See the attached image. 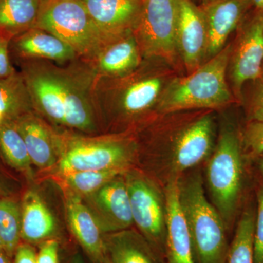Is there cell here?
I'll list each match as a JSON object with an SVG mask.
<instances>
[{
	"label": "cell",
	"instance_id": "1",
	"mask_svg": "<svg viewBox=\"0 0 263 263\" xmlns=\"http://www.w3.org/2000/svg\"><path fill=\"white\" fill-rule=\"evenodd\" d=\"M34 111L53 129L86 136L103 134L94 99L97 74L91 62L65 65L43 60L18 61Z\"/></svg>",
	"mask_w": 263,
	"mask_h": 263
},
{
	"label": "cell",
	"instance_id": "2",
	"mask_svg": "<svg viewBox=\"0 0 263 263\" xmlns=\"http://www.w3.org/2000/svg\"><path fill=\"white\" fill-rule=\"evenodd\" d=\"M155 60H143L124 77L97 78L94 99L103 134L122 133L156 110L166 85L154 66Z\"/></svg>",
	"mask_w": 263,
	"mask_h": 263
},
{
	"label": "cell",
	"instance_id": "3",
	"mask_svg": "<svg viewBox=\"0 0 263 263\" xmlns=\"http://www.w3.org/2000/svg\"><path fill=\"white\" fill-rule=\"evenodd\" d=\"M232 46L223 48L186 77L166 84L156 110L173 113L197 108H219L233 101L226 75Z\"/></svg>",
	"mask_w": 263,
	"mask_h": 263
},
{
	"label": "cell",
	"instance_id": "4",
	"mask_svg": "<svg viewBox=\"0 0 263 263\" xmlns=\"http://www.w3.org/2000/svg\"><path fill=\"white\" fill-rule=\"evenodd\" d=\"M180 206L191 238L195 263H226L230 243L222 218L205 197L201 176L179 179Z\"/></svg>",
	"mask_w": 263,
	"mask_h": 263
},
{
	"label": "cell",
	"instance_id": "5",
	"mask_svg": "<svg viewBox=\"0 0 263 263\" xmlns=\"http://www.w3.org/2000/svg\"><path fill=\"white\" fill-rule=\"evenodd\" d=\"M55 132L59 153L56 165L60 176L81 171L128 170L136 155V141L124 133L86 136Z\"/></svg>",
	"mask_w": 263,
	"mask_h": 263
},
{
	"label": "cell",
	"instance_id": "6",
	"mask_svg": "<svg viewBox=\"0 0 263 263\" xmlns=\"http://www.w3.org/2000/svg\"><path fill=\"white\" fill-rule=\"evenodd\" d=\"M241 133L232 126L221 130L207 167V182L213 205L227 229L232 230L245 196L246 162ZM243 209V208H241Z\"/></svg>",
	"mask_w": 263,
	"mask_h": 263
},
{
	"label": "cell",
	"instance_id": "7",
	"mask_svg": "<svg viewBox=\"0 0 263 263\" xmlns=\"http://www.w3.org/2000/svg\"><path fill=\"white\" fill-rule=\"evenodd\" d=\"M35 27L54 34L86 61L109 43L81 0H48Z\"/></svg>",
	"mask_w": 263,
	"mask_h": 263
},
{
	"label": "cell",
	"instance_id": "8",
	"mask_svg": "<svg viewBox=\"0 0 263 263\" xmlns=\"http://www.w3.org/2000/svg\"><path fill=\"white\" fill-rule=\"evenodd\" d=\"M178 14L179 0H143L134 34L143 60L174 61Z\"/></svg>",
	"mask_w": 263,
	"mask_h": 263
},
{
	"label": "cell",
	"instance_id": "9",
	"mask_svg": "<svg viewBox=\"0 0 263 263\" xmlns=\"http://www.w3.org/2000/svg\"><path fill=\"white\" fill-rule=\"evenodd\" d=\"M124 177L130 199L134 224L165 262L164 194L162 195L155 183L140 173L132 171L127 173Z\"/></svg>",
	"mask_w": 263,
	"mask_h": 263
},
{
	"label": "cell",
	"instance_id": "10",
	"mask_svg": "<svg viewBox=\"0 0 263 263\" xmlns=\"http://www.w3.org/2000/svg\"><path fill=\"white\" fill-rule=\"evenodd\" d=\"M238 29L229 65L233 91L240 98L246 83L258 81L260 78L263 65V11L252 8Z\"/></svg>",
	"mask_w": 263,
	"mask_h": 263
},
{
	"label": "cell",
	"instance_id": "11",
	"mask_svg": "<svg viewBox=\"0 0 263 263\" xmlns=\"http://www.w3.org/2000/svg\"><path fill=\"white\" fill-rule=\"evenodd\" d=\"M125 174L119 175L95 193L82 197L103 234L129 229L134 224Z\"/></svg>",
	"mask_w": 263,
	"mask_h": 263
},
{
	"label": "cell",
	"instance_id": "12",
	"mask_svg": "<svg viewBox=\"0 0 263 263\" xmlns=\"http://www.w3.org/2000/svg\"><path fill=\"white\" fill-rule=\"evenodd\" d=\"M176 48L189 74L205 62L206 24L200 7L193 0H179Z\"/></svg>",
	"mask_w": 263,
	"mask_h": 263
},
{
	"label": "cell",
	"instance_id": "13",
	"mask_svg": "<svg viewBox=\"0 0 263 263\" xmlns=\"http://www.w3.org/2000/svg\"><path fill=\"white\" fill-rule=\"evenodd\" d=\"M199 7L206 24V62L222 51L227 40L238 28L252 6L249 0H216Z\"/></svg>",
	"mask_w": 263,
	"mask_h": 263
},
{
	"label": "cell",
	"instance_id": "14",
	"mask_svg": "<svg viewBox=\"0 0 263 263\" xmlns=\"http://www.w3.org/2000/svg\"><path fill=\"white\" fill-rule=\"evenodd\" d=\"M81 1L93 22L109 42L134 33L143 6V0Z\"/></svg>",
	"mask_w": 263,
	"mask_h": 263
},
{
	"label": "cell",
	"instance_id": "15",
	"mask_svg": "<svg viewBox=\"0 0 263 263\" xmlns=\"http://www.w3.org/2000/svg\"><path fill=\"white\" fill-rule=\"evenodd\" d=\"M214 124L205 115L179 132L173 145L171 164L175 172L182 173L195 167L212 153Z\"/></svg>",
	"mask_w": 263,
	"mask_h": 263
},
{
	"label": "cell",
	"instance_id": "16",
	"mask_svg": "<svg viewBox=\"0 0 263 263\" xmlns=\"http://www.w3.org/2000/svg\"><path fill=\"white\" fill-rule=\"evenodd\" d=\"M10 56L17 62L43 60L65 65L79 58L77 53L54 34L34 27L10 41Z\"/></svg>",
	"mask_w": 263,
	"mask_h": 263
},
{
	"label": "cell",
	"instance_id": "17",
	"mask_svg": "<svg viewBox=\"0 0 263 263\" xmlns=\"http://www.w3.org/2000/svg\"><path fill=\"white\" fill-rule=\"evenodd\" d=\"M65 209L69 228L79 245L93 263H104V234L84 199L66 188Z\"/></svg>",
	"mask_w": 263,
	"mask_h": 263
},
{
	"label": "cell",
	"instance_id": "18",
	"mask_svg": "<svg viewBox=\"0 0 263 263\" xmlns=\"http://www.w3.org/2000/svg\"><path fill=\"white\" fill-rule=\"evenodd\" d=\"M166 205V263H195L193 245L179 200V179L164 188Z\"/></svg>",
	"mask_w": 263,
	"mask_h": 263
},
{
	"label": "cell",
	"instance_id": "19",
	"mask_svg": "<svg viewBox=\"0 0 263 263\" xmlns=\"http://www.w3.org/2000/svg\"><path fill=\"white\" fill-rule=\"evenodd\" d=\"M15 122L32 164L43 170L56 165L59 153L55 129L34 110L24 114Z\"/></svg>",
	"mask_w": 263,
	"mask_h": 263
},
{
	"label": "cell",
	"instance_id": "20",
	"mask_svg": "<svg viewBox=\"0 0 263 263\" xmlns=\"http://www.w3.org/2000/svg\"><path fill=\"white\" fill-rule=\"evenodd\" d=\"M142 57L134 33L110 41L91 60L97 78L117 79L134 72Z\"/></svg>",
	"mask_w": 263,
	"mask_h": 263
},
{
	"label": "cell",
	"instance_id": "21",
	"mask_svg": "<svg viewBox=\"0 0 263 263\" xmlns=\"http://www.w3.org/2000/svg\"><path fill=\"white\" fill-rule=\"evenodd\" d=\"M20 203L22 241L32 245L53 238L57 231L56 220L39 193L26 190Z\"/></svg>",
	"mask_w": 263,
	"mask_h": 263
},
{
	"label": "cell",
	"instance_id": "22",
	"mask_svg": "<svg viewBox=\"0 0 263 263\" xmlns=\"http://www.w3.org/2000/svg\"><path fill=\"white\" fill-rule=\"evenodd\" d=\"M104 245L105 257L110 263H166L134 230L104 234Z\"/></svg>",
	"mask_w": 263,
	"mask_h": 263
},
{
	"label": "cell",
	"instance_id": "23",
	"mask_svg": "<svg viewBox=\"0 0 263 263\" xmlns=\"http://www.w3.org/2000/svg\"><path fill=\"white\" fill-rule=\"evenodd\" d=\"M46 0H0V35L11 41L34 28Z\"/></svg>",
	"mask_w": 263,
	"mask_h": 263
},
{
	"label": "cell",
	"instance_id": "24",
	"mask_svg": "<svg viewBox=\"0 0 263 263\" xmlns=\"http://www.w3.org/2000/svg\"><path fill=\"white\" fill-rule=\"evenodd\" d=\"M34 110L28 89L19 71L0 79V124L5 121H15Z\"/></svg>",
	"mask_w": 263,
	"mask_h": 263
},
{
	"label": "cell",
	"instance_id": "25",
	"mask_svg": "<svg viewBox=\"0 0 263 263\" xmlns=\"http://www.w3.org/2000/svg\"><path fill=\"white\" fill-rule=\"evenodd\" d=\"M0 159L17 172L32 177V162L15 121L0 124Z\"/></svg>",
	"mask_w": 263,
	"mask_h": 263
},
{
	"label": "cell",
	"instance_id": "26",
	"mask_svg": "<svg viewBox=\"0 0 263 263\" xmlns=\"http://www.w3.org/2000/svg\"><path fill=\"white\" fill-rule=\"evenodd\" d=\"M257 203L250 200L242 209L226 263L254 262V233Z\"/></svg>",
	"mask_w": 263,
	"mask_h": 263
},
{
	"label": "cell",
	"instance_id": "27",
	"mask_svg": "<svg viewBox=\"0 0 263 263\" xmlns=\"http://www.w3.org/2000/svg\"><path fill=\"white\" fill-rule=\"evenodd\" d=\"M21 227V203L17 197H0V239L3 249L11 259L22 242Z\"/></svg>",
	"mask_w": 263,
	"mask_h": 263
},
{
	"label": "cell",
	"instance_id": "28",
	"mask_svg": "<svg viewBox=\"0 0 263 263\" xmlns=\"http://www.w3.org/2000/svg\"><path fill=\"white\" fill-rule=\"evenodd\" d=\"M127 170L111 169L107 171H89L72 173L62 176L65 187L81 197L91 195L114 178L125 174Z\"/></svg>",
	"mask_w": 263,
	"mask_h": 263
},
{
	"label": "cell",
	"instance_id": "29",
	"mask_svg": "<svg viewBox=\"0 0 263 263\" xmlns=\"http://www.w3.org/2000/svg\"><path fill=\"white\" fill-rule=\"evenodd\" d=\"M243 154L248 161L263 155V122L249 121L241 133Z\"/></svg>",
	"mask_w": 263,
	"mask_h": 263
},
{
	"label": "cell",
	"instance_id": "30",
	"mask_svg": "<svg viewBox=\"0 0 263 263\" xmlns=\"http://www.w3.org/2000/svg\"><path fill=\"white\" fill-rule=\"evenodd\" d=\"M255 227L254 233V262L263 263V185L259 184L256 191Z\"/></svg>",
	"mask_w": 263,
	"mask_h": 263
},
{
	"label": "cell",
	"instance_id": "31",
	"mask_svg": "<svg viewBox=\"0 0 263 263\" xmlns=\"http://www.w3.org/2000/svg\"><path fill=\"white\" fill-rule=\"evenodd\" d=\"M249 121L263 122V82L259 81L249 100Z\"/></svg>",
	"mask_w": 263,
	"mask_h": 263
},
{
	"label": "cell",
	"instance_id": "32",
	"mask_svg": "<svg viewBox=\"0 0 263 263\" xmlns=\"http://www.w3.org/2000/svg\"><path fill=\"white\" fill-rule=\"evenodd\" d=\"M59 249L60 245L54 238L41 242L37 252V263H60Z\"/></svg>",
	"mask_w": 263,
	"mask_h": 263
},
{
	"label": "cell",
	"instance_id": "33",
	"mask_svg": "<svg viewBox=\"0 0 263 263\" xmlns=\"http://www.w3.org/2000/svg\"><path fill=\"white\" fill-rule=\"evenodd\" d=\"M10 40L0 35V79L8 77L16 72L11 62Z\"/></svg>",
	"mask_w": 263,
	"mask_h": 263
},
{
	"label": "cell",
	"instance_id": "34",
	"mask_svg": "<svg viewBox=\"0 0 263 263\" xmlns=\"http://www.w3.org/2000/svg\"><path fill=\"white\" fill-rule=\"evenodd\" d=\"M13 263H37V252L32 245L22 241L13 254Z\"/></svg>",
	"mask_w": 263,
	"mask_h": 263
},
{
	"label": "cell",
	"instance_id": "35",
	"mask_svg": "<svg viewBox=\"0 0 263 263\" xmlns=\"http://www.w3.org/2000/svg\"><path fill=\"white\" fill-rule=\"evenodd\" d=\"M16 179L10 176L0 164V197H16Z\"/></svg>",
	"mask_w": 263,
	"mask_h": 263
},
{
	"label": "cell",
	"instance_id": "36",
	"mask_svg": "<svg viewBox=\"0 0 263 263\" xmlns=\"http://www.w3.org/2000/svg\"><path fill=\"white\" fill-rule=\"evenodd\" d=\"M0 263H13L12 259L3 249H0Z\"/></svg>",
	"mask_w": 263,
	"mask_h": 263
},
{
	"label": "cell",
	"instance_id": "37",
	"mask_svg": "<svg viewBox=\"0 0 263 263\" xmlns=\"http://www.w3.org/2000/svg\"><path fill=\"white\" fill-rule=\"evenodd\" d=\"M253 9L263 11V0H249Z\"/></svg>",
	"mask_w": 263,
	"mask_h": 263
},
{
	"label": "cell",
	"instance_id": "38",
	"mask_svg": "<svg viewBox=\"0 0 263 263\" xmlns=\"http://www.w3.org/2000/svg\"><path fill=\"white\" fill-rule=\"evenodd\" d=\"M258 160V169L259 171V174H260L261 178H262V183H260V184L263 185V155L260 156L259 158H257V160Z\"/></svg>",
	"mask_w": 263,
	"mask_h": 263
},
{
	"label": "cell",
	"instance_id": "39",
	"mask_svg": "<svg viewBox=\"0 0 263 263\" xmlns=\"http://www.w3.org/2000/svg\"><path fill=\"white\" fill-rule=\"evenodd\" d=\"M70 263H84V259L79 254H76L71 259Z\"/></svg>",
	"mask_w": 263,
	"mask_h": 263
},
{
	"label": "cell",
	"instance_id": "40",
	"mask_svg": "<svg viewBox=\"0 0 263 263\" xmlns=\"http://www.w3.org/2000/svg\"><path fill=\"white\" fill-rule=\"evenodd\" d=\"M193 3H195L198 6H202V5L209 4V3L216 1V0H193Z\"/></svg>",
	"mask_w": 263,
	"mask_h": 263
},
{
	"label": "cell",
	"instance_id": "41",
	"mask_svg": "<svg viewBox=\"0 0 263 263\" xmlns=\"http://www.w3.org/2000/svg\"><path fill=\"white\" fill-rule=\"evenodd\" d=\"M259 81H262V82H263V65L262 67V71H261L260 78H259Z\"/></svg>",
	"mask_w": 263,
	"mask_h": 263
},
{
	"label": "cell",
	"instance_id": "42",
	"mask_svg": "<svg viewBox=\"0 0 263 263\" xmlns=\"http://www.w3.org/2000/svg\"><path fill=\"white\" fill-rule=\"evenodd\" d=\"M0 249H3V243H2L1 239H0ZM4 250V249H3Z\"/></svg>",
	"mask_w": 263,
	"mask_h": 263
},
{
	"label": "cell",
	"instance_id": "43",
	"mask_svg": "<svg viewBox=\"0 0 263 263\" xmlns=\"http://www.w3.org/2000/svg\"><path fill=\"white\" fill-rule=\"evenodd\" d=\"M104 263H110V262H109L108 259H107L106 257H105V261H104Z\"/></svg>",
	"mask_w": 263,
	"mask_h": 263
},
{
	"label": "cell",
	"instance_id": "44",
	"mask_svg": "<svg viewBox=\"0 0 263 263\" xmlns=\"http://www.w3.org/2000/svg\"><path fill=\"white\" fill-rule=\"evenodd\" d=\"M46 2H47V1H48V0H46Z\"/></svg>",
	"mask_w": 263,
	"mask_h": 263
}]
</instances>
